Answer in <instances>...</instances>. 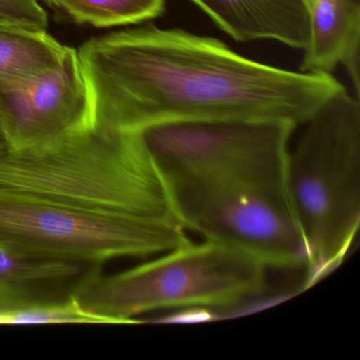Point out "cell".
Segmentation results:
<instances>
[{
    "label": "cell",
    "instance_id": "6da1fadb",
    "mask_svg": "<svg viewBox=\"0 0 360 360\" xmlns=\"http://www.w3.org/2000/svg\"><path fill=\"white\" fill-rule=\"evenodd\" d=\"M90 126L139 130L195 120H279L298 126L345 89L330 73L278 68L223 41L147 24L77 49Z\"/></svg>",
    "mask_w": 360,
    "mask_h": 360
},
{
    "label": "cell",
    "instance_id": "7a4b0ae2",
    "mask_svg": "<svg viewBox=\"0 0 360 360\" xmlns=\"http://www.w3.org/2000/svg\"><path fill=\"white\" fill-rule=\"evenodd\" d=\"M296 127L279 120H195L138 131L185 231L269 269H294L309 260L288 186Z\"/></svg>",
    "mask_w": 360,
    "mask_h": 360
},
{
    "label": "cell",
    "instance_id": "3957f363",
    "mask_svg": "<svg viewBox=\"0 0 360 360\" xmlns=\"http://www.w3.org/2000/svg\"><path fill=\"white\" fill-rule=\"evenodd\" d=\"M0 191L90 212L176 222L138 130L91 125L41 148L7 151L0 155Z\"/></svg>",
    "mask_w": 360,
    "mask_h": 360
},
{
    "label": "cell",
    "instance_id": "277c9868",
    "mask_svg": "<svg viewBox=\"0 0 360 360\" xmlns=\"http://www.w3.org/2000/svg\"><path fill=\"white\" fill-rule=\"evenodd\" d=\"M302 126L290 146L288 176L309 248L307 290L343 262L359 231V98L345 88Z\"/></svg>",
    "mask_w": 360,
    "mask_h": 360
},
{
    "label": "cell",
    "instance_id": "5b68a950",
    "mask_svg": "<svg viewBox=\"0 0 360 360\" xmlns=\"http://www.w3.org/2000/svg\"><path fill=\"white\" fill-rule=\"evenodd\" d=\"M269 267L217 242L184 244L115 275L96 276L75 295L85 311L110 324L141 323L161 309H223L258 298Z\"/></svg>",
    "mask_w": 360,
    "mask_h": 360
},
{
    "label": "cell",
    "instance_id": "8992f818",
    "mask_svg": "<svg viewBox=\"0 0 360 360\" xmlns=\"http://www.w3.org/2000/svg\"><path fill=\"white\" fill-rule=\"evenodd\" d=\"M176 221L79 210L0 191V244L35 260L103 269L120 258H153L189 243Z\"/></svg>",
    "mask_w": 360,
    "mask_h": 360
},
{
    "label": "cell",
    "instance_id": "52a82bcc",
    "mask_svg": "<svg viewBox=\"0 0 360 360\" xmlns=\"http://www.w3.org/2000/svg\"><path fill=\"white\" fill-rule=\"evenodd\" d=\"M0 126L11 153L56 142L90 126V100L77 49L32 81L0 84Z\"/></svg>",
    "mask_w": 360,
    "mask_h": 360
},
{
    "label": "cell",
    "instance_id": "ba28073f",
    "mask_svg": "<svg viewBox=\"0 0 360 360\" xmlns=\"http://www.w3.org/2000/svg\"><path fill=\"white\" fill-rule=\"evenodd\" d=\"M233 41H275L304 49L309 14L301 0H191Z\"/></svg>",
    "mask_w": 360,
    "mask_h": 360
},
{
    "label": "cell",
    "instance_id": "9c48e42d",
    "mask_svg": "<svg viewBox=\"0 0 360 360\" xmlns=\"http://www.w3.org/2000/svg\"><path fill=\"white\" fill-rule=\"evenodd\" d=\"M309 41L300 71L330 73L341 65L359 98L360 5L358 0H311Z\"/></svg>",
    "mask_w": 360,
    "mask_h": 360
},
{
    "label": "cell",
    "instance_id": "30bf717a",
    "mask_svg": "<svg viewBox=\"0 0 360 360\" xmlns=\"http://www.w3.org/2000/svg\"><path fill=\"white\" fill-rule=\"evenodd\" d=\"M101 274V267L35 260L0 244V307L69 300Z\"/></svg>",
    "mask_w": 360,
    "mask_h": 360
},
{
    "label": "cell",
    "instance_id": "8fae6325",
    "mask_svg": "<svg viewBox=\"0 0 360 360\" xmlns=\"http://www.w3.org/2000/svg\"><path fill=\"white\" fill-rule=\"evenodd\" d=\"M67 46L47 30L0 25V84L27 83L56 66Z\"/></svg>",
    "mask_w": 360,
    "mask_h": 360
},
{
    "label": "cell",
    "instance_id": "7c38bea8",
    "mask_svg": "<svg viewBox=\"0 0 360 360\" xmlns=\"http://www.w3.org/2000/svg\"><path fill=\"white\" fill-rule=\"evenodd\" d=\"M79 25L94 28L140 25L163 15L166 0H45Z\"/></svg>",
    "mask_w": 360,
    "mask_h": 360
},
{
    "label": "cell",
    "instance_id": "4fadbf2b",
    "mask_svg": "<svg viewBox=\"0 0 360 360\" xmlns=\"http://www.w3.org/2000/svg\"><path fill=\"white\" fill-rule=\"evenodd\" d=\"M56 323L109 324V322L85 311L75 298L60 302L0 307V326Z\"/></svg>",
    "mask_w": 360,
    "mask_h": 360
},
{
    "label": "cell",
    "instance_id": "5bb4252c",
    "mask_svg": "<svg viewBox=\"0 0 360 360\" xmlns=\"http://www.w3.org/2000/svg\"><path fill=\"white\" fill-rule=\"evenodd\" d=\"M0 25L47 30L49 15L39 0H0Z\"/></svg>",
    "mask_w": 360,
    "mask_h": 360
},
{
    "label": "cell",
    "instance_id": "9a60e30c",
    "mask_svg": "<svg viewBox=\"0 0 360 360\" xmlns=\"http://www.w3.org/2000/svg\"><path fill=\"white\" fill-rule=\"evenodd\" d=\"M7 151H9L7 141H6L5 134H4L1 126H0V155H3V153H7Z\"/></svg>",
    "mask_w": 360,
    "mask_h": 360
},
{
    "label": "cell",
    "instance_id": "2e32d148",
    "mask_svg": "<svg viewBox=\"0 0 360 360\" xmlns=\"http://www.w3.org/2000/svg\"><path fill=\"white\" fill-rule=\"evenodd\" d=\"M301 1H302L303 5H304L305 7L307 8V6H309V4H311V0H301Z\"/></svg>",
    "mask_w": 360,
    "mask_h": 360
}]
</instances>
